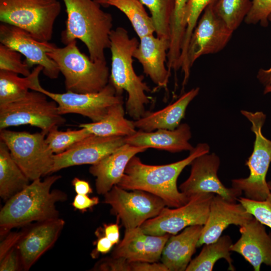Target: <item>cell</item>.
<instances>
[{
  "label": "cell",
  "instance_id": "cell-23",
  "mask_svg": "<svg viewBox=\"0 0 271 271\" xmlns=\"http://www.w3.org/2000/svg\"><path fill=\"white\" fill-rule=\"evenodd\" d=\"M192 137L190 126L180 124L173 130L158 129L152 131L139 130L132 135L125 137V144L137 147H146L178 153L191 151L194 147L189 143Z\"/></svg>",
  "mask_w": 271,
  "mask_h": 271
},
{
  "label": "cell",
  "instance_id": "cell-30",
  "mask_svg": "<svg viewBox=\"0 0 271 271\" xmlns=\"http://www.w3.org/2000/svg\"><path fill=\"white\" fill-rule=\"evenodd\" d=\"M107 5L116 8L126 16L140 39L155 33L152 17L140 0H109Z\"/></svg>",
  "mask_w": 271,
  "mask_h": 271
},
{
  "label": "cell",
  "instance_id": "cell-46",
  "mask_svg": "<svg viewBox=\"0 0 271 271\" xmlns=\"http://www.w3.org/2000/svg\"><path fill=\"white\" fill-rule=\"evenodd\" d=\"M268 22H271V14L268 17ZM257 78L264 86L271 84V66L267 69H260L257 72Z\"/></svg>",
  "mask_w": 271,
  "mask_h": 271
},
{
  "label": "cell",
  "instance_id": "cell-7",
  "mask_svg": "<svg viewBox=\"0 0 271 271\" xmlns=\"http://www.w3.org/2000/svg\"><path fill=\"white\" fill-rule=\"evenodd\" d=\"M240 112L251 123V130L255 138L253 152L245 162L249 175L246 178L232 180L231 187L241 190L247 198L262 201L270 193L266 177L271 163V141L261 130L266 115L262 111L241 110Z\"/></svg>",
  "mask_w": 271,
  "mask_h": 271
},
{
  "label": "cell",
  "instance_id": "cell-43",
  "mask_svg": "<svg viewBox=\"0 0 271 271\" xmlns=\"http://www.w3.org/2000/svg\"><path fill=\"white\" fill-rule=\"evenodd\" d=\"M131 271H168L162 263L130 261Z\"/></svg>",
  "mask_w": 271,
  "mask_h": 271
},
{
  "label": "cell",
  "instance_id": "cell-31",
  "mask_svg": "<svg viewBox=\"0 0 271 271\" xmlns=\"http://www.w3.org/2000/svg\"><path fill=\"white\" fill-rule=\"evenodd\" d=\"M251 5V0H216L213 7L216 15L234 32L244 21Z\"/></svg>",
  "mask_w": 271,
  "mask_h": 271
},
{
  "label": "cell",
  "instance_id": "cell-12",
  "mask_svg": "<svg viewBox=\"0 0 271 271\" xmlns=\"http://www.w3.org/2000/svg\"><path fill=\"white\" fill-rule=\"evenodd\" d=\"M213 4L205 9L191 37L183 73V88L188 81L191 68L196 60L203 55L221 51L227 44L233 33L215 13Z\"/></svg>",
  "mask_w": 271,
  "mask_h": 271
},
{
  "label": "cell",
  "instance_id": "cell-34",
  "mask_svg": "<svg viewBox=\"0 0 271 271\" xmlns=\"http://www.w3.org/2000/svg\"><path fill=\"white\" fill-rule=\"evenodd\" d=\"M188 0H175L174 13L170 25V51L179 53L181 49L185 31L184 12Z\"/></svg>",
  "mask_w": 271,
  "mask_h": 271
},
{
  "label": "cell",
  "instance_id": "cell-26",
  "mask_svg": "<svg viewBox=\"0 0 271 271\" xmlns=\"http://www.w3.org/2000/svg\"><path fill=\"white\" fill-rule=\"evenodd\" d=\"M30 179L13 159L5 144L0 141V196L8 200L30 183Z\"/></svg>",
  "mask_w": 271,
  "mask_h": 271
},
{
  "label": "cell",
  "instance_id": "cell-28",
  "mask_svg": "<svg viewBox=\"0 0 271 271\" xmlns=\"http://www.w3.org/2000/svg\"><path fill=\"white\" fill-rule=\"evenodd\" d=\"M232 244L231 237L224 235L213 242L204 244L199 254L191 260L186 271H212L215 263L221 258L227 261L229 270H235L230 255Z\"/></svg>",
  "mask_w": 271,
  "mask_h": 271
},
{
  "label": "cell",
  "instance_id": "cell-24",
  "mask_svg": "<svg viewBox=\"0 0 271 271\" xmlns=\"http://www.w3.org/2000/svg\"><path fill=\"white\" fill-rule=\"evenodd\" d=\"M203 225L187 227L179 234L170 236L161 259L168 271H185L197 247Z\"/></svg>",
  "mask_w": 271,
  "mask_h": 271
},
{
  "label": "cell",
  "instance_id": "cell-40",
  "mask_svg": "<svg viewBox=\"0 0 271 271\" xmlns=\"http://www.w3.org/2000/svg\"><path fill=\"white\" fill-rule=\"evenodd\" d=\"M22 267L21 259L17 245L0 260L1 271H16Z\"/></svg>",
  "mask_w": 271,
  "mask_h": 271
},
{
  "label": "cell",
  "instance_id": "cell-44",
  "mask_svg": "<svg viewBox=\"0 0 271 271\" xmlns=\"http://www.w3.org/2000/svg\"><path fill=\"white\" fill-rule=\"evenodd\" d=\"M105 236L110 240L112 244L118 243L119 240V228L117 224H110L104 225Z\"/></svg>",
  "mask_w": 271,
  "mask_h": 271
},
{
  "label": "cell",
  "instance_id": "cell-9",
  "mask_svg": "<svg viewBox=\"0 0 271 271\" xmlns=\"http://www.w3.org/2000/svg\"><path fill=\"white\" fill-rule=\"evenodd\" d=\"M46 136L42 131L31 133L0 130V141L5 143L14 161L31 181L51 174L54 154L46 143Z\"/></svg>",
  "mask_w": 271,
  "mask_h": 271
},
{
  "label": "cell",
  "instance_id": "cell-3",
  "mask_svg": "<svg viewBox=\"0 0 271 271\" xmlns=\"http://www.w3.org/2000/svg\"><path fill=\"white\" fill-rule=\"evenodd\" d=\"M67 13L65 29L61 33L65 45L80 40L93 62L106 61L105 50L110 47L113 19L93 0H63Z\"/></svg>",
  "mask_w": 271,
  "mask_h": 271
},
{
  "label": "cell",
  "instance_id": "cell-15",
  "mask_svg": "<svg viewBox=\"0 0 271 271\" xmlns=\"http://www.w3.org/2000/svg\"><path fill=\"white\" fill-rule=\"evenodd\" d=\"M0 42L24 55L25 62L30 68L34 65L42 66L46 76L51 79L58 77L59 69L48 55L57 47L55 44L40 41L24 30L3 23L0 25Z\"/></svg>",
  "mask_w": 271,
  "mask_h": 271
},
{
  "label": "cell",
  "instance_id": "cell-10",
  "mask_svg": "<svg viewBox=\"0 0 271 271\" xmlns=\"http://www.w3.org/2000/svg\"><path fill=\"white\" fill-rule=\"evenodd\" d=\"M31 90L42 92L54 100L57 103L60 114H78L87 117L92 122L102 119L112 106L123 104L122 95L117 93L110 82L102 90L95 93L52 92L43 88L39 80Z\"/></svg>",
  "mask_w": 271,
  "mask_h": 271
},
{
  "label": "cell",
  "instance_id": "cell-20",
  "mask_svg": "<svg viewBox=\"0 0 271 271\" xmlns=\"http://www.w3.org/2000/svg\"><path fill=\"white\" fill-rule=\"evenodd\" d=\"M64 224L59 217L39 222L24 234L17 247L24 270H28L54 244Z\"/></svg>",
  "mask_w": 271,
  "mask_h": 271
},
{
  "label": "cell",
  "instance_id": "cell-22",
  "mask_svg": "<svg viewBox=\"0 0 271 271\" xmlns=\"http://www.w3.org/2000/svg\"><path fill=\"white\" fill-rule=\"evenodd\" d=\"M146 147L124 144L89 168V173L96 178L95 187L99 194L104 195L120 181L130 160L146 151Z\"/></svg>",
  "mask_w": 271,
  "mask_h": 271
},
{
  "label": "cell",
  "instance_id": "cell-25",
  "mask_svg": "<svg viewBox=\"0 0 271 271\" xmlns=\"http://www.w3.org/2000/svg\"><path fill=\"white\" fill-rule=\"evenodd\" d=\"M199 90V87L192 88L165 108L155 112L147 111L143 117L133 121L135 127L145 131L158 129H175L180 124L187 106L198 94Z\"/></svg>",
  "mask_w": 271,
  "mask_h": 271
},
{
  "label": "cell",
  "instance_id": "cell-36",
  "mask_svg": "<svg viewBox=\"0 0 271 271\" xmlns=\"http://www.w3.org/2000/svg\"><path fill=\"white\" fill-rule=\"evenodd\" d=\"M19 52L0 44V70H6L28 76L32 72L30 67L21 60Z\"/></svg>",
  "mask_w": 271,
  "mask_h": 271
},
{
  "label": "cell",
  "instance_id": "cell-45",
  "mask_svg": "<svg viewBox=\"0 0 271 271\" xmlns=\"http://www.w3.org/2000/svg\"><path fill=\"white\" fill-rule=\"evenodd\" d=\"M72 184L78 194L88 195L92 193V189L90 184L85 180L75 177L73 179Z\"/></svg>",
  "mask_w": 271,
  "mask_h": 271
},
{
  "label": "cell",
  "instance_id": "cell-14",
  "mask_svg": "<svg viewBox=\"0 0 271 271\" xmlns=\"http://www.w3.org/2000/svg\"><path fill=\"white\" fill-rule=\"evenodd\" d=\"M220 165V158L214 153L196 157L190 165V174L179 186L180 191L189 200L198 194L213 193L230 202L237 201L242 192L222 183L217 174Z\"/></svg>",
  "mask_w": 271,
  "mask_h": 271
},
{
  "label": "cell",
  "instance_id": "cell-48",
  "mask_svg": "<svg viewBox=\"0 0 271 271\" xmlns=\"http://www.w3.org/2000/svg\"><path fill=\"white\" fill-rule=\"evenodd\" d=\"M93 1L103 7H108L107 3L109 0H93Z\"/></svg>",
  "mask_w": 271,
  "mask_h": 271
},
{
  "label": "cell",
  "instance_id": "cell-29",
  "mask_svg": "<svg viewBox=\"0 0 271 271\" xmlns=\"http://www.w3.org/2000/svg\"><path fill=\"white\" fill-rule=\"evenodd\" d=\"M43 70L37 66L28 76L21 77L16 73L0 70V105L11 103L25 97Z\"/></svg>",
  "mask_w": 271,
  "mask_h": 271
},
{
  "label": "cell",
  "instance_id": "cell-42",
  "mask_svg": "<svg viewBox=\"0 0 271 271\" xmlns=\"http://www.w3.org/2000/svg\"><path fill=\"white\" fill-rule=\"evenodd\" d=\"M99 201V198L97 197L90 198L87 195L77 194L74 197L72 205L75 209L83 211L98 204Z\"/></svg>",
  "mask_w": 271,
  "mask_h": 271
},
{
  "label": "cell",
  "instance_id": "cell-17",
  "mask_svg": "<svg viewBox=\"0 0 271 271\" xmlns=\"http://www.w3.org/2000/svg\"><path fill=\"white\" fill-rule=\"evenodd\" d=\"M253 218L239 202H230L215 195L211 200L208 218L203 226L197 247L216 241L229 225L240 227Z\"/></svg>",
  "mask_w": 271,
  "mask_h": 271
},
{
  "label": "cell",
  "instance_id": "cell-49",
  "mask_svg": "<svg viewBox=\"0 0 271 271\" xmlns=\"http://www.w3.org/2000/svg\"><path fill=\"white\" fill-rule=\"evenodd\" d=\"M270 92H271V84L269 85L265 86V88L263 91V93L265 94L270 93Z\"/></svg>",
  "mask_w": 271,
  "mask_h": 271
},
{
  "label": "cell",
  "instance_id": "cell-1",
  "mask_svg": "<svg viewBox=\"0 0 271 271\" xmlns=\"http://www.w3.org/2000/svg\"><path fill=\"white\" fill-rule=\"evenodd\" d=\"M209 151L207 143H199L186 158L163 165L145 164L134 156L127 164L117 185L127 190H140L152 194L161 198L169 207H180L189 200L178 190V177L195 158L209 153Z\"/></svg>",
  "mask_w": 271,
  "mask_h": 271
},
{
  "label": "cell",
  "instance_id": "cell-47",
  "mask_svg": "<svg viewBox=\"0 0 271 271\" xmlns=\"http://www.w3.org/2000/svg\"><path fill=\"white\" fill-rule=\"evenodd\" d=\"M113 244L105 236L100 238L97 242L96 250L101 253H106L111 249Z\"/></svg>",
  "mask_w": 271,
  "mask_h": 271
},
{
  "label": "cell",
  "instance_id": "cell-6",
  "mask_svg": "<svg viewBox=\"0 0 271 271\" xmlns=\"http://www.w3.org/2000/svg\"><path fill=\"white\" fill-rule=\"evenodd\" d=\"M61 9L58 0H0V21L49 42Z\"/></svg>",
  "mask_w": 271,
  "mask_h": 271
},
{
  "label": "cell",
  "instance_id": "cell-16",
  "mask_svg": "<svg viewBox=\"0 0 271 271\" xmlns=\"http://www.w3.org/2000/svg\"><path fill=\"white\" fill-rule=\"evenodd\" d=\"M125 137L90 134L60 154H54L51 173L81 165H94L125 143Z\"/></svg>",
  "mask_w": 271,
  "mask_h": 271
},
{
  "label": "cell",
  "instance_id": "cell-39",
  "mask_svg": "<svg viewBox=\"0 0 271 271\" xmlns=\"http://www.w3.org/2000/svg\"><path fill=\"white\" fill-rule=\"evenodd\" d=\"M95 270L103 271H131L130 261L122 257L106 258L95 265Z\"/></svg>",
  "mask_w": 271,
  "mask_h": 271
},
{
  "label": "cell",
  "instance_id": "cell-8",
  "mask_svg": "<svg viewBox=\"0 0 271 271\" xmlns=\"http://www.w3.org/2000/svg\"><path fill=\"white\" fill-rule=\"evenodd\" d=\"M40 91H29L23 98L0 105V130L10 126L30 125L47 134L63 124L65 118L58 110L57 103Z\"/></svg>",
  "mask_w": 271,
  "mask_h": 271
},
{
  "label": "cell",
  "instance_id": "cell-18",
  "mask_svg": "<svg viewBox=\"0 0 271 271\" xmlns=\"http://www.w3.org/2000/svg\"><path fill=\"white\" fill-rule=\"evenodd\" d=\"M264 226L253 217L240 226V236L231 246V251L240 254L254 271H259L262 263L271 267V234Z\"/></svg>",
  "mask_w": 271,
  "mask_h": 271
},
{
  "label": "cell",
  "instance_id": "cell-33",
  "mask_svg": "<svg viewBox=\"0 0 271 271\" xmlns=\"http://www.w3.org/2000/svg\"><path fill=\"white\" fill-rule=\"evenodd\" d=\"M91 134L84 127L79 129H68L66 131L56 127L51 130L45 139L46 143L54 154L63 153L76 143Z\"/></svg>",
  "mask_w": 271,
  "mask_h": 271
},
{
  "label": "cell",
  "instance_id": "cell-13",
  "mask_svg": "<svg viewBox=\"0 0 271 271\" xmlns=\"http://www.w3.org/2000/svg\"><path fill=\"white\" fill-rule=\"evenodd\" d=\"M214 195L213 193L198 194L180 207L172 209L165 207L158 215L145 222L141 228L146 234L163 235L177 234L192 225H204Z\"/></svg>",
  "mask_w": 271,
  "mask_h": 271
},
{
  "label": "cell",
  "instance_id": "cell-4",
  "mask_svg": "<svg viewBox=\"0 0 271 271\" xmlns=\"http://www.w3.org/2000/svg\"><path fill=\"white\" fill-rule=\"evenodd\" d=\"M139 44L138 40L130 38L124 28L117 27L110 33L111 66L109 82L118 94L122 95L124 91L127 93L125 109L134 120L147 112L145 107L150 103V98L146 93L151 91L144 82V76L138 75L133 69V54Z\"/></svg>",
  "mask_w": 271,
  "mask_h": 271
},
{
  "label": "cell",
  "instance_id": "cell-35",
  "mask_svg": "<svg viewBox=\"0 0 271 271\" xmlns=\"http://www.w3.org/2000/svg\"><path fill=\"white\" fill-rule=\"evenodd\" d=\"M270 193L262 201H256L240 196V203L255 219L271 229V181L268 182Z\"/></svg>",
  "mask_w": 271,
  "mask_h": 271
},
{
  "label": "cell",
  "instance_id": "cell-27",
  "mask_svg": "<svg viewBox=\"0 0 271 271\" xmlns=\"http://www.w3.org/2000/svg\"><path fill=\"white\" fill-rule=\"evenodd\" d=\"M123 104L110 107L106 114L101 120L87 123H81L79 127H84L94 135L102 137H127L136 132L133 121L124 117Z\"/></svg>",
  "mask_w": 271,
  "mask_h": 271
},
{
  "label": "cell",
  "instance_id": "cell-32",
  "mask_svg": "<svg viewBox=\"0 0 271 271\" xmlns=\"http://www.w3.org/2000/svg\"><path fill=\"white\" fill-rule=\"evenodd\" d=\"M149 9L157 37L170 40V25L175 0H140Z\"/></svg>",
  "mask_w": 271,
  "mask_h": 271
},
{
  "label": "cell",
  "instance_id": "cell-11",
  "mask_svg": "<svg viewBox=\"0 0 271 271\" xmlns=\"http://www.w3.org/2000/svg\"><path fill=\"white\" fill-rule=\"evenodd\" d=\"M104 202L119 219L125 229L141 227L147 220L158 215L166 206L160 197L147 192L128 190L117 185L104 195Z\"/></svg>",
  "mask_w": 271,
  "mask_h": 271
},
{
  "label": "cell",
  "instance_id": "cell-21",
  "mask_svg": "<svg viewBox=\"0 0 271 271\" xmlns=\"http://www.w3.org/2000/svg\"><path fill=\"white\" fill-rule=\"evenodd\" d=\"M170 40L154 35L140 39L133 57L142 65L144 73L158 87L167 88L171 72L166 67Z\"/></svg>",
  "mask_w": 271,
  "mask_h": 271
},
{
  "label": "cell",
  "instance_id": "cell-37",
  "mask_svg": "<svg viewBox=\"0 0 271 271\" xmlns=\"http://www.w3.org/2000/svg\"><path fill=\"white\" fill-rule=\"evenodd\" d=\"M216 0H188L184 12L185 37H191L205 9Z\"/></svg>",
  "mask_w": 271,
  "mask_h": 271
},
{
  "label": "cell",
  "instance_id": "cell-38",
  "mask_svg": "<svg viewBox=\"0 0 271 271\" xmlns=\"http://www.w3.org/2000/svg\"><path fill=\"white\" fill-rule=\"evenodd\" d=\"M271 14V0H252L251 9L244 19L247 24L259 23L266 27L268 25V17Z\"/></svg>",
  "mask_w": 271,
  "mask_h": 271
},
{
  "label": "cell",
  "instance_id": "cell-5",
  "mask_svg": "<svg viewBox=\"0 0 271 271\" xmlns=\"http://www.w3.org/2000/svg\"><path fill=\"white\" fill-rule=\"evenodd\" d=\"M76 42L73 41L62 48L57 46L48 55L63 75L67 91L79 93L99 92L109 83L107 62L92 61L80 51Z\"/></svg>",
  "mask_w": 271,
  "mask_h": 271
},
{
  "label": "cell",
  "instance_id": "cell-41",
  "mask_svg": "<svg viewBox=\"0 0 271 271\" xmlns=\"http://www.w3.org/2000/svg\"><path fill=\"white\" fill-rule=\"evenodd\" d=\"M24 234L23 232H12L5 237L0 244V260L17 245Z\"/></svg>",
  "mask_w": 271,
  "mask_h": 271
},
{
  "label": "cell",
  "instance_id": "cell-2",
  "mask_svg": "<svg viewBox=\"0 0 271 271\" xmlns=\"http://www.w3.org/2000/svg\"><path fill=\"white\" fill-rule=\"evenodd\" d=\"M60 175L32 181L22 191L6 201L0 212L1 236L13 228L33 221L38 222L58 218L56 204L64 201L67 195L59 190L51 191Z\"/></svg>",
  "mask_w": 271,
  "mask_h": 271
},
{
  "label": "cell",
  "instance_id": "cell-19",
  "mask_svg": "<svg viewBox=\"0 0 271 271\" xmlns=\"http://www.w3.org/2000/svg\"><path fill=\"white\" fill-rule=\"evenodd\" d=\"M170 235L148 234L141 227L125 229L124 237L114 249L112 256L128 261L158 262Z\"/></svg>",
  "mask_w": 271,
  "mask_h": 271
}]
</instances>
